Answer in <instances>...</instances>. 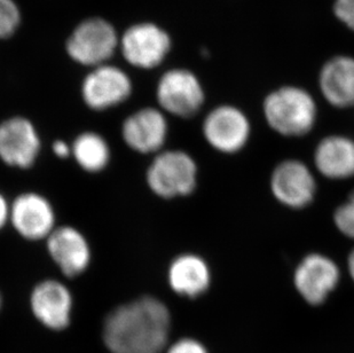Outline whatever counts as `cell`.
Returning <instances> with one entry per match:
<instances>
[{"instance_id":"27","label":"cell","mask_w":354,"mask_h":353,"mask_svg":"<svg viewBox=\"0 0 354 353\" xmlns=\"http://www.w3.org/2000/svg\"><path fill=\"white\" fill-rule=\"evenodd\" d=\"M3 295H1V293H0V311H1V309H3Z\"/></svg>"},{"instance_id":"6","label":"cell","mask_w":354,"mask_h":353,"mask_svg":"<svg viewBox=\"0 0 354 353\" xmlns=\"http://www.w3.org/2000/svg\"><path fill=\"white\" fill-rule=\"evenodd\" d=\"M202 132L205 141L219 153H239L250 139V120L236 107L223 105L207 114Z\"/></svg>"},{"instance_id":"25","label":"cell","mask_w":354,"mask_h":353,"mask_svg":"<svg viewBox=\"0 0 354 353\" xmlns=\"http://www.w3.org/2000/svg\"><path fill=\"white\" fill-rule=\"evenodd\" d=\"M52 152L55 156L66 160L71 156V145L64 141H55L52 143Z\"/></svg>"},{"instance_id":"9","label":"cell","mask_w":354,"mask_h":353,"mask_svg":"<svg viewBox=\"0 0 354 353\" xmlns=\"http://www.w3.org/2000/svg\"><path fill=\"white\" fill-rule=\"evenodd\" d=\"M41 152L37 129L26 117L14 116L0 122V161L21 170L34 167Z\"/></svg>"},{"instance_id":"24","label":"cell","mask_w":354,"mask_h":353,"mask_svg":"<svg viewBox=\"0 0 354 353\" xmlns=\"http://www.w3.org/2000/svg\"><path fill=\"white\" fill-rule=\"evenodd\" d=\"M10 201L0 192V232L10 225Z\"/></svg>"},{"instance_id":"10","label":"cell","mask_w":354,"mask_h":353,"mask_svg":"<svg viewBox=\"0 0 354 353\" xmlns=\"http://www.w3.org/2000/svg\"><path fill=\"white\" fill-rule=\"evenodd\" d=\"M341 281V270L330 257L324 253H308L294 272V286L301 298L312 307L328 300Z\"/></svg>"},{"instance_id":"21","label":"cell","mask_w":354,"mask_h":353,"mask_svg":"<svg viewBox=\"0 0 354 353\" xmlns=\"http://www.w3.org/2000/svg\"><path fill=\"white\" fill-rule=\"evenodd\" d=\"M21 13L14 0H0V38H7L17 31Z\"/></svg>"},{"instance_id":"7","label":"cell","mask_w":354,"mask_h":353,"mask_svg":"<svg viewBox=\"0 0 354 353\" xmlns=\"http://www.w3.org/2000/svg\"><path fill=\"white\" fill-rule=\"evenodd\" d=\"M156 98L163 113L191 118L203 106L205 94L194 73L186 69H174L160 77Z\"/></svg>"},{"instance_id":"12","label":"cell","mask_w":354,"mask_h":353,"mask_svg":"<svg viewBox=\"0 0 354 353\" xmlns=\"http://www.w3.org/2000/svg\"><path fill=\"white\" fill-rule=\"evenodd\" d=\"M47 253L61 274L75 279L85 273L92 262V248L83 232L71 225L57 226L46 239Z\"/></svg>"},{"instance_id":"13","label":"cell","mask_w":354,"mask_h":353,"mask_svg":"<svg viewBox=\"0 0 354 353\" xmlns=\"http://www.w3.org/2000/svg\"><path fill=\"white\" fill-rule=\"evenodd\" d=\"M169 134L165 114L156 108H142L124 120L122 138L131 150L141 155H156L164 150Z\"/></svg>"},{"instance_id":"22","label":"cell","mask_w":354,"mask_h":353,"mask_svg":"<svg viewBox=\"0 0 354 353\" xmlns=\"http://www.w3.org/2000/svg\"><path fill=\"white\" fill-rule=\"evenodd\" d=\"M165 353H210L201 341L193 337H181L167 347Z\"/></svg>"},{"instance_id":"1","label":"cell","mask_w":354,"mask_h":353,"mask_svg":"<svg viewBox=\"0 0 354 353\" xmlns=\"http://www.w3.org/2000/svg\"><path fill=\"white\" fill-rule=\"evenodd\" d=\"M172 317L167 304L151 295L120 304L106 316L102 341L111 353H163Z\"/></svg>"},{"instance_id":"18","label":"cell","mask_w":354,"mask_h":353,"mask_svg":"<svg viewBox=\"0 0 354 353\" xmlns=\"http://www.w3.org/2000/svg\"><path fill=\"white\" fill-rule=\"evenodd\" d=\"M317 170L328 179L344 180L354 176V141L334 134L324 138L315 150Z\"/></svg>"},{"instance_id":"5","label":"cell","mask_w":354,"mask_h":353,"mask_svg":"<svg viewBox=\"0 0 354 353\" xmlns=\"http://www.w3.org/2000/svg\"><path fill=\"white\" fill-rule=\"evenodd\" d=\"M118 45V34L108 21L99 17L83 21L67 42L71 59L85 66H102Z\"/></svg>"},{"instance_id":"2","label":"cell","mask_w":354,"mask_h":353,"mask_svg":"<svg viewBox=\"0 0 354 353\" xmlns=\"http://www.w3.org/2000/svg\"><path fill=\"white\" fill-rule=\"evenodd\" d=\"M264 116L268 125L284 137H303L317 123V102L308 91L282 87L265 98Z\"/></svg>"},{"instance_id":"4","label":"cell","mask_w":354,"mask_h":353,"mask_svg":"<svg viewBox=\"0 0 354 353\" xmlns=\"http://www.w3.org/2000/svg\"><path fill=\"white\" fill-rule=\"evenodd\" d=\"M10 225L24 240L46 241L57 227V213L43 194L24 192L10 201Z\"/></svg>"},{"instance_id":"26","label":"cell","mask_w":354,"mask_h":353,"mask_svg":"<svg viewBox=\"0 0 354 353\" xmlns=\"http://www.w3.org/2000/svg\"><path fill=\"white\" fill-rule=\"evenodd\" d=\"M348 269L350 277H351L352 281L354 282V249L352 250L348 258Z\"/></svg>"},{"instance_id":"3","label":"cell","mask_w":354,"mask_h":353,"mask_svg":"<svg viewBox=\"0 0 354 353\" xmlns=\"http://www.w3.org/2000/svg\"><path fill=\"white\" fill-rule=\"evenodd\" d=\"M198 168L194 157L181 150H164L156 154L146 171V183L151 193L174 200L194 193Z\"/></svg>"},{"instance_id":"20","label":"cell","mask_w":354,"mask_h":353,"mask_svg":"<svg viewBox=\"0 0 354 353\" xmlns=\"http://www.w3.org/2000/svg\"><path fill=\"white\" fill-rule=\"evenodd\" d=\"M334 224L343 235L354 239V190L334 212Z\"/></svg>"},{"instance_id":"15","label":"cell","mask_w":354,"mask_h":353,"mask_svg":"<svg viewBox=\"0 0 354 353\" xmlns=\"http://www.w3.org/2000/svg\"><path fill=\"white\" fill-rule=\"evenodd\" d=\"M132 92L130 77L120 68L102 64L87 75L82 85V97L90 109H109L123 104Z\"/></svg>"},{"instance_id":"14","label":"cell","mask_w":354,"mask_h":353,"mask_svg":"<svg viewBox=\"0 0 354 353\" xmlns=\"http://www.w3.org/2000/svg\"><path fill=\"white\" fill-rule=\"evenodd\" d=\"M125 60L134 67L151 69L163 62L171 48L169 35L153 24H136L120 39Z\"/></svg>"},{"instance_id":"23","label":"cell","mask_w":354,"mask_h":353,"mask_svg":"<svg viewBox=\"0 0 354 353\" xmlns=\"http://www.w3.org/2000/svg\"><path fill=\"white\" fill-rule=\"evenodd\" d=\"M334 14L342 24L354 31V0H335Z\"/></svg>"},{"instance_id":"19","label":"cell","mask_w":354,"mask_h":353,"mask_svg":"<svg viewBox=\"0 0 354 353\" xmlns=\"http://www.w3.org/2000/svg\"><path fill=\"white\" fill-rule=\"evenodd\" d=\"M71 156L87 174H100L111 163V148L100 134L85 131L71 143Z\"/></svg>"},{"instance_id":"11","label":"cell","mask_w":354,"mask_h":353,"mask_svg":"<svg viewBox=\"0 0 354 353\" xmlns=\"http://www.w3.org/2000/svg\"><path fill=\"white\" fill-rule=\"evenodd\" d=\"M272 194L281 204L301 210L308 207L317 194V181L310 168L301 161L286 160L272 172Z\"/></svg>"},{"instance_id":"16","label":"cell","mask_w":354,"mask_h":353,"mask_svg":"<svg viewBox=\"0 0 354 353\" xmlns=\"http://www.w3.org/2000/svg\"><path fill=\"white\" fill-rule=\"evenodd\" d=\"M167 283L178 296L197 298L207 293L212 274L207 260L196 253H180L167 267Z\"/></svg>"},{"instance_id":"17","label":"cell","mask_w":354,"mask_h":353,"mask_svg":"<svg viewBox=\"0 0 354 353\" xmlns=\"http://www.w3.org/2000/svg\"><path fill=\"white\" fill-rule=\"evenodd\" d=\"M319 87L331 106L354 107V57L338 55L328 60L321 69Z\"/></svg>"},{"instance_id":"8","label":"cell","mask_w":354,"mask_h":353,"mask_svg":"<svg viewBox=\"0 0 354 353\" xmlns=\"http://www.w3.org/2000/svg\"><path fill=\"white\" fill-rule=\"evenodd\" d=\"M29 305L34 317L47 329L62 332L71 326L74 295L64 281L48 278L36 283Z\"/></svg>"}]
</instances>
